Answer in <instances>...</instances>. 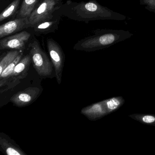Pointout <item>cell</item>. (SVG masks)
<instances>
[{"label":"cell","instance_id":"1","mask_svg":"<svg viewBox=\"0 0 155 155\" xmlns=\"http://www.w3.org/2000/svg\"><path fill=\"white\" fill-rule=\"evenodd\" d=\"M30 54L34 68L40 76L51 78L55 74L51 59L42 49L37 41H33L29 45Z\"/></svg>","mask_w":155,"mask_h":155},{"label":"cell","instance_id":"2","mask_svg":"<svg viewBox=\"0 0 155 155\" xmlns=\"http://www.w3.org/2000/svg\"><path fill=\"white\" fill-rule=\"evenodd\" d=\"M118 35L113 33H106L86 38L74 45V50L92 52L108 48L117 41Z\"/></svg>","mask_w":155,"mask_h":155},{"label":"cell","instance_id":"3","mask_svg":"<svg viewBox=\"0 0 155 155\" xmlns=\"http://www.w3.org/2000/svg\"><path fill=\"white\" fill-rule=\"evenodd\" d=\"M47 48L54 69L56 80L58 84H60L61 83L65 55L61 46L53 39L47 40Z\"/></svg>","mask_w":155,"mask_h":155},{"label":"cell","instance_id":"4","mask_svg":"<svg viewBox=\"0 0 155 155\" xmlns=\"http://www.w3.org/2000/svg\"><path fill=\"white\" fill-rule=\"evenodd\" d=\"M31 37V34L24 31L12 35L0 40V50L21 51Z\"/></svg>","mask_w":155,"mask_h":155},{"label":"cell","instance_id":"5","mask_svg":"<svg viewBox=\"0 0 155 155\" xmlns=\"http://www.w3.org/2000/svg\"><path fill=\"white\" fill-rule=\"evenodd\" d=\"M41 89L37 87H29L15 94L11 98L14 104L19 107L27 106L33 103L41 94Z\"/></svg>","mask_w":155,"mask_h":155},{"label":"cell","instance_id":"6","mask_svg":"<svg viewBox=\"0 0 155 155\" xmlns=\"http://www.w3.org/2000/svg\"><path fill=\"white\" fill-rule=\"evenodd\" d=\"M27 24L25 18H17L0 25V39L21 31Z\"/></svg>","mask_w":155,"mask_h":155},{"label":"cell","instance_id":"7","mask_svg":"<svg viewBox=\"0 0 155 155\" xmlns=\"http://www.w3.org/2000/svg\"><path fill=\"white\" fill-rule=\"evenodd\" d=\"M0 151L5 155H25L19 146L4 134H0Z\"/></svg>","mask_w":155,"mask_h":155},{"label":"cell","instance_id":"8","mask_svg":"<svg viewBox=\"0 0 155 155\" xmlns=\"http://www.w3.org/2000/svg\"><path fill=\"white\" fill-rule=\"evenodd\" d=\"M81 113L92 120L98 119L108 114L102 101L84 107Z\"/></svg>","mask_w":155,"mask_h":155},{"label":"cell","instance_id":"9","mask_svg":"<svg viewBox=\"0 0 155 155\" xmlns=\"http://www.w3.org/2000/svg\"><path fill=\"white\" fill-rule=\"evenodd\" d=\"M31 62V59L30 54L23 56L16 64L12 73L8 78H17L19 80L25 78L27 76Z\"/></svg>","mask_w":155,"mask_h":155},{"label":"cell","instance_id":"10","mask_svg":"<svg viewBox=\"0 0 155 155\" xmlns=\"http://www.w3.org/2000/svg\"><path fill=\"white\" fill-rule=\"evenodd\" d=\"M102 101L108 114L118 109L122 103V99L120 97H112Z\"/></svg>","mask_w":155,"mask_h":155},{"label":"cell","instance_id":"11","mask_svg":"<svg viewBox=\"0 0 155 155\" xmlns=\"http://www.w3.org/2000/svg\"><path fill=\"white\" fill-rule=\"evenodd\" d=\"M21 52V51H11L5 54L4 57L0 61V76L4 71L5 69L18 56Z\"/></svg>","mask_w":155,"mask_h":155},{"label":"cell","instance_id":"12","mask_svg":"<svg viewBox=\"0 0 155 155\" xmlns=\"http://www.w3.org/2000/svg\"><path fill=\"white\" fill-rule=\"evenodd\" d=\"M36 1V0H24L17 18H25L30 15Z\"/></svg>","mask_w":155,"mask_h":155},{"label":"cell","instance_id":"13","mask_svg":"<svg viewBox=\"0 0 155 155\" xmlns=\"http://www.w3.org/2000/svg\"><path fill=\"white\" fill-rule=\"evenodd\" d=\"M20 2V0H15L0 13V22L7 19L15 12L19 6Z\"/></svg>","mask_w":155,"mask_h":155},{"label":"cell","instance_id":"14","mask_svg":"<svg viewBox=\"0 0 155 155\" xmlns=\"http://www.w3.org/2000/svg\"><path fill=\"white\" fill-rule=\"evenodd\" d=\"M23 55V54L22 52H21L18 56L7 66L0 76V80L6 79L10 76L16 64L22 58Z\"/></svg>","mask_w":155,"mask_h":155},{"label":"cell","instance_id":"15","mask_svg":"<svg viewBox=\"0 0 155 155\" xmlns=\"http://www.w3.org/2000/svg\"><path fill=\"white\" fill-rule=\"evenodd\" d=\"M20 83V80L12 78L10 77L6 79H2L0 80V89L3 87H5L6 89L12 88Z\"/></svg>","mask_w":155,"mask_h":155},{"label":"cell","instance_id":"16","mask_svg":"<svg viewBox=\"0 0 155 155\" xmlns=\"http://www.w3.org/2000/svg\"><path fill=\"white\" fill-rule=\"evenodd\" d=\"M142 121L147 124H153L155 123V117L152 116L147 115L143 117Z\"/></svg>","mask_w":155,"mask_h":155},{"label":"cell","instance_id":"17","mask_svg":"<svg viewBox=\"0 0 155 155\" xmlns=\"http://www.w3.org/2000/svg\"><path fill=\"white\" fill-rule=\"evenodd\" d=\"M85 8L87 11L92 12H95L97 9L96 5L91 2L87 3L85 5Z\"/></svg>","mask_w":155,"mask_h":155},{"label":"cell","instance_id":"18","mask_svg":"<svg viewBox=\"0 0 155 155\" xmlns=\"http://www.w3.org/2000/svg\"><path fill=\"white\" fill-rule=\"evenodd\" d=\"M51 26V23L49 22H46L43 23L39 25L36 28V30L37 31L38 30H39V31H44V30H47Z\"/></svg>","mask_w":155,"mask_h":155},{"label":"cell","instance_id":"19","mask_svg":"<svg viewBox=\"0 0 155 155\" xmlns=\"http://www.w3.org/2000/svg\"><path fill=\"white\" fill-rule=\"evenodd\" d=\"M6 53H4L3 54H2V55H1L0 56V61H1V60H2V59L4 57L5 55V54H6Z\"/></svg>","mask_w":155,"mask_h":155},{"label":"cell","instance_id":"20","mask_svg":"<svg viewBox=\"0 0 155 155\" xmlns=\"http://www.w3.org/2000/svg\"><path fill=\"white\" fill-rule=\"evenodd\" d=\"M5 91H4V90H2V91H0V93H1V92H4Z\"/></svg>","mask_w":155,"mask_h":155}]
</instances>
